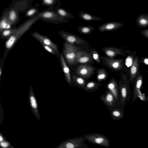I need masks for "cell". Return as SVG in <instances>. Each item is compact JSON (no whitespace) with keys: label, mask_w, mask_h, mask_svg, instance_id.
I'll return each instance as SVG.
<instances>
[{"label":"cell","mask_w":148,"mask_h":148,"mask_svg":"<svg viewBox=\"0 0 148 148\" xmlns=\"http://www.w3.org/2000/svg\"><path fill=\"white\" fill-rule=\"evenodd\" d=\"M78 32L83 35H88L91 33L94 29V27L92 26L81 25L77 27Z\"/></svg>","instance_id":"30"},{"label":"cell","mask_w":148,"mask_h":148,"mask_svg":"<svg viewBox=\"0 0 148 148\" xmlns=\"http://www.w3.org/2000/svg\"><path fill=\"white\" fill-rule=\"evenodd\" d=\"M80 148H90L89 147L87 144H85L82 147Z\"/></svg>","instance_id":"40"},{"label":"cell","mask_w":148,"mask_h":148,"mask_svg":"<svg viewBox=\"0 0 148 148\" xmlns=\"http://www.w3.org/2000/svg\"><path fill=\"white\" fill-rule=\"evenodd\" d=\"M51 10L55 11L59 16L64 18L69 19L74 18V16L71 13L65 9L58 7H56Z\"/></svg>","instance_id":"25"},{"label":"cell","mask_w":148,"mask_h":148,"mask_svg":"<svg viewBox=\"0 0 148 148\" xmlns=\"http://www.w3.org/2000/svg\"><path fill=\"white\" fill-rule=\"evenodd\" d=\"M100 99L110 111L116 108L120 107L113 95L107 90L100 96Z\"/></svg>","instance_id":"11"},{"label":"cell","mask_w":148,"mask_h":148,"mask_svg":"<svg viewBox=\"0 0 148 148\" xmlns=\"http://www.w3.org/2000/svg\"><path fill=\"white\" fill-rule=\"evenodd\" d=\"M0 148H15L6 139L3 141L0 142Z\"/></svg>","instance_id":"36"},{"label":"cell","mask_w":148,"mask_h":148,"mask_svg":"<svg viewBox=\"0 0 148 148\" xmlns=\"http://www.w3.org/2000/svg\"><path fill=\"white\" fill-rule=\"evenodd\" d=\"M8 17L9 21L13 25L19 21V16L17 9L15 7H12L8 10Z\"/></svg>","instance_id":"22"},{"label":"cell","mask_w":148,"mask_h":148,"mask_svg":"<svg viewBox=\"0 0 148 148\" xmlns=\"http://www.w3.org/2000/svg\"><path fill=\"white\" fill-rule=\"evenodd\" d=\"M39 9L34 7L28 10L25 13V16L32 18L36 16L39 12Z\"/></svg>","instance_id":"33"},{"label":"cell","mask_w":148,"mask_h":148,"mask_svg":"<svg viewBox=\"0 0 148 148\" xmlns=\"http://www.w3.org/2000/svg\"><path fill=\"white\" fill-rule=\"evenodd\" d=\"M137 25L139 27L145 28L148 26V14L140 15L136 19Z\"/></svg>","instance_id":"26"},{"label":"cell","mask_w":148,"mask_h":148,"mask_svg":"<svg viewBox=\"0 0 148 148\" xmlns=\"http://www.w3.org/2000/svg\"><path fill=\"white\" fill-rule=\"evenodd\" d=\"M92 56L94 61L96 62L98 64L101 65V61L100 58V55L97 51L95 49L92 51Z\"/></svg>","instance_id":"34"},{"label":"cell","mask_w":148,"mask_h":148,"mask_svg":"<svg viewBox=\"0 0 148 148\" xmlns=\"http://www.w3.org/2000/svg\"><path fill=\"white\" fill-rule=\"evenodd\" d=\"M102 50L107 57L114 58L116 56L121 55L125 56L126 54L121 48L112 47H106L102 49Z\"/></svg>","instance_id":"15"},{"label":"cell","mask_w":148,"mask_h":148,"mask_svg":"<svg viewBox=\"0 0 148 148\" xmlns=\"http://www.w3.org/2000/svg\"><path fill=\"white\" fill-rule=\"evenodd\" d=\"M100 56L103 65L112 71H123L125 64L123 59L111 58L101 55Z\"/></svg>","instance_id":"5"},{"label":"cell","mask_w":148,"mask_h":148,"mask_svg":"<svg viewBox=\"0 0 148 148\" xmlns=\"http://www.w3.org/2000/svg\"><path fill=\"white\" fill-rule=\"evenodd\" d=\"M72 85L84 90L87 80L75 74H71Z\"/></svg>","instance_id":"21"},{"label":"cell","mask_w":148,"mask_h":148,"mask_svg":"<svg viewBox=\"0 0 148 148\" xmlns=\"http://www.w3.org/2000/svg\"><path fill=\"white\" fill-rule=\"evenodd\" d=\"M75 60L76 65L80 64L92 65L94 62L91 53L81 50L76 52Z\"/></svg>","instance_id":"12"},{"label":"cell","mask_w":148,"mask_h":148,"mask_svg":"<svg viewBox=\"0 0 148 148\" xmlns=\"http://www.w3.org/2000/svg\"><path fill=\"white\" fill-rule=\"evenodd\" d=\"M39 20H40V17L37 14L25 21L18 27L17 31L6 40L5 43L3 59H5L19 39Z\"/></svg>","instance_id":"1"},{"label":"cell","mask_w":148,"mask_h":148,"mask_svg":"<svg viewBox=\"0 0 148 148\" xmlns=\"http://www.w3.org/2000/svg\"><path fill=\"white\" fill-rule=\"evenodd\" d=\"M38 15L40 20L45 22L55 24L64 23L69 22V19L64 18L54 11L47 9L39 12Z\"/></svg>","instance_id":"2"},{"label":"cell","mask_w":148,"mask_h":148,"mask_svg":"<svg viewBox=\"0 0 148 148\" xmlns=\"http://www.w3.org/2000/svg\"><path fill=\"white\" fill-rule=\"evenodd\" d=\"M140 61L139 58L135 56L133 60L132 65L130 69L129 79L130 82L133 84L135 82L137 75L139 72V65Z\"/></svg>","instance_id":"18"},{"label":"cell","mask_w":148,"mask_h":148,"mask_svg":"<svg viewBox=\"0 0 148 148\" xmlns=\"http://www.w3.org/2000/svg\"><path fill=\"white\" fill-rule=\"evenodd\" d=\"M139 29L141 31V34L145 38H148V29L144 30Z\"/></svg>","instance_id":"37"},{"label":"cell","mask_w":148,"mask_h":148,"mask_svg":"<svg viewBox=\"0 0 148 148\" xmlns=\"http://www.w3.org/2000/svg\"><path fill=\"white\" fill-rule=\"evenodd\" d=\"M58 32L63 40L72 44L82 45L88 43L85 40L72 33L62 30H59Z\"/></svg>","instance_id":"9"},{"label":"cell","mask_w":148,"mask_h":148,"mask_svg":"<svg viewBox=\"0 0 148 148\" xmlns=\"http://www.w3.org/2000/svg\"><path fill=\"white\" fill-rule=\"evenodd\" d=\"M123 26V24L120 22H108L100 25L98 28V30L101 32L113 31L117 30Z\"/></svg>","instance_id":"16"},{"label":"cell","mask_w":148,"mask_h":148,"mask_svg":"<svg viewBox=\"0 0 148 148\" xmlns=\"http://www.w3.org/2000/svg\"><path fill=\"white\" fill-rule=\"evenodd\" d=\"M146 99L147 101H148V95L146 96Z\"/></svg>","instance_id":"42"},{"label":"cell","mask_w":148,"mask_h":148,"mask_svg":"<svg viewBox=\"0 0 148 148\" xmlns=\"http://www.w3.org/2000/svg\"><path fill=\"white\" fill-rule=\"evenodd\" d=\"M84 136H80L68 139L53 148H80L85 143Z\"/></svg>","instance_id":"8"},{"label":"cell","mask_w":148,"mask_h":148,"mask_svg":"<svg viewBox=\"0 0 148 148\" xmlns=\"http://www.w3.org/2000/svg\"><path fill=\"white\" fill-rule=\"evenodd\" d=\"M97 74V80L100 82L106 80L108 76V73L104 68L98 69L96 72Z\"/></svg>","instance_id":"28"},{"label":"cell","mask_w":148,"mask_h":148,"mask_svg":"<svg viewBox=\"0 0 148 148\" xmlns=\"http://www.w3.org/2000/svg\"><path fill=\"white\" fill-rule=\"evenodd\" d=\"M8 10L5 11L1 16L0 21V32L3 30L11 28L14 26L8 18Z\"/></svg>","instance_id":"20"},{"label":"cell","mask_w":148,"mask_h":148,"mask_svg":"<svg viewBox=\"0 0 148 148\" xmlns=\"http://www.w3.org/2000/svg\"><path fill=\"white\" fill-rule=\"evenodd\" d=\"M79 18L82 20L87 21H101L102 19L100 17L93 16L87 13L80 11L78 13Z\"/></svg>","instance_id":"24"},{"label":"cell","mask_w":148,"mask_h":148,"mask_svg":"<svg viewBox=\"0 0 148 148\" xmlns=\"http://www.w3.org/2000/svg\"><path fill=\"white\" fill-rule=\"evenodd\" d=\"M101 85L100 82L94 81H88L84 90L89 92H93L98 89Z\"/></svg>","instance_id":"27"},{"label":"cell","mask_w":148,"mask_h":148,"mask_svg":"<svg viewBox=\"0 0 148 148\" xmlns=\"http://www.w3.org/2000/svg\"><path fill=\"white\" fill-rule=\"evenodd\" d=\"M58 0H42L41 1L42 5L49 7L48 9L51 10L56 7L55 5L60 2Z\"/></svg>","instance_id":"32"},{"label":"cell","mask_w":148,"mask_h":148,"mask_svg":"<svg viewBox=\"0 0 148 148\" xmlns=\"http://www.w3.org/2000/svg\"><path fill=\"white\" fill-rule=\"evenodd\" d=\"M18 28H12L5 29L0 32V38L2 40H7L17 30Z\"/></svg>","instance_id":"29"},{"label":"cell","mask_w":148,"mask_h":148,"mask_svg":"<svg viewBox=\"0 0 148 148\" xmlns=\"http://www.w3.org/2000/svg\"><path fill=\"white\" fill-rule=\"evenodd\" d=\"M63 45L62 53L67 64L70 66H76V53L81 48L65 41Z\"/></svg>","instance_id":"3"},{"label":"cell","mask_w":148,"mask_h":148,"mask_svg":"<svg viewBox=\"0 0 148 148\" xmlns=\"http://www.w3.org/2000/svg\"><path fill=\"white\" fill-rule=\"evenodd\" d=\"M44 48L47 51L51 54L56 56L58 58H59L60 55L58 54L56 51L51 47L45 45L43 44H41Z\"/></svg>","instance_id":"35"},{"label":"cell","mask_w":148,"mask_h":148,"mask_svg":"<svg viewBox=\"0 0 148 148\" xmlns=\"http://www.w3.org/2000/svg\"><path fill=\"white\" fill-rule=\"evenodd\" d=\"M29 100L33 113L38 119L40 120V116L38 110V103L31 86H30L29 89Z\"/></svg>","instance_id":"14"},{"label":"cell","mask_w":148,"mask_h":148,"mask_svg":"<svg viewBox=\"0 0 148 148\" xmlns=\"http://www.w3.org/2000/svg\"><path fill=\"white\" fill-rule=\"evenodd\" d=\"M142 62L146 65H148V58H144L142 60Z\"/></svg>","instance_id":"39"},{"label":"cell","mask_w":148,"mask_h":148,"mask_svg":"<svg viewBox=\"0 0 148 148\" xmlns=\"http://www.w3.org/2000/svg\"><path fill=\"white\" fill-rule=\"evenodd\" d=\"M121 77L118 83V87L119 94V106L123 108L128 99L129 89L128 88L126 75L121 73Z\"/></svg>","instance_id":"4"},{"label":"cell","mask_w":148,"mask_h":148,"mask_svg":"<svg viewBox=\"0 0 148 148\" xmlns=\"http://www.w3.org/2000/svg\"><path fill=\"white\" fill-rule=\"evenodd\" d=\"M84 137L88 142L96 145L108 148L110 145L108 139L104 135L98 133H91L84 135Z\"/></svg>","instance_id":"7"},{"label":"cell","mask_w":148,"mask_h":148,"mask_svg":"<svg viewBox=\"0 0 148 148\" xmlns=\"http://www.w3.org/2000/svg\"><path fill=\"white\" fill-rule=\"evenodd\" d=\"M97 69L92 65L80 64L74 71L73 74L87 80L92 76Z\"/></svg>","instance_id":"6"},{"label":"cell","mask_w":148,"mask_h":148,"mask_svg":"<svg viewBox=\"0 0 148 148\" xmlns=\"http://www.w3.org/2000/svg\"><path fill=\"white\" fill-rule=\"evenodd\" d=\"M59 58L66 82L69 85L72 86V84L70 70L62 52L60 53Z\"/></svg>","instance_id":"17"},{"label":"cell","mask_w":148,"mask_h":148,"mask_svg":"<svg viewBox=\"0 0 148 148\" xmlns=\"http://www.w3.org/2000/svg\"><path fill=\"white\" fill-rule=\"evenodd\" d=\"M126 53H127L129 55L127 57L124 61L125 67L123 71H125L126 66L128 68L131 67L132 65L133 60L135 56L136 53H130V51L126 50Z\"/></svg>","instance_id":"31"},{"label":"cell","mask_w":148,"mask_h":148,"mask_svg":"<svg viewBox=\"0 0 148 148\" xmlns=\"http://www.w3.org/2000/svg\"><path fill=\"white\" fill-rule=\"evenodd\" d=\"M6 139L5 137L3 136L1 132H0V142L4 141Z\"/></svg>","instance_id":"38"},{"label":"cell","mask_w":148,"mask_h":148,"mask_svg":"<svg viewBox=\"0 0 148 148\" xmlns=\"http://www.w3.org/2000/svg\"><path fill=\"white\" fill-rule=\"evenodd\" d=\"M110 115L114 120H120L123 117V109L120 107L114 108L111 111Z\"/></svg>","instance_id":"23"},{"label":"cell","mask_w":148,"mask_h":148,"mask_svg":"<svg viewBox=\"0 0 148 148\" xmlns=\"http://www.w3.org/2000/svg\"><path fill=\"white\" fill-rule=\"evenodd\" d=\"M143 83V76L139 72L135 82L133 92L132 99L133 101H135L137 99L138 95L141 92L140 91Z\"/></svg>","instance_id":"19"},{"label":"cell","mask_w":148,"mask_h":148,"mask_svg":"<svg viewBox=\"0 0 148 148\" xmlns=\"http://www.w3.org/2000/svg\"><path fill=\"white\" fill-rule=\"evenodd\" d=\"M31 34L32 37L38 40L41 44L51 47L60 55L61 53L59 50L58 45L47 36L42 35L37 32H32Z\"/></svg>","instance_id":"10"},{"label":"cell","mask_w":148,"mask_h":148,"mask_svg":"<svg viewBox=\"0 0 148 148\" xmlns=\"http://www.w3.org/2000/svg\"><path fill=\"white\" fill-rule=\"evenodd\" d=\"M105 87L106 90L113 95L119 105V94L118 83L114 77L112 78L109 82L106 84Z\"/></svg>","instance_id":"13"},{"label":"cell","mask_w":148,"mask_h":148,"mask_svg":"<svg viewBox=\"0 0 148 148\" xmlns=\"http://www.w3.org/2000/svg\"><path fill=\"white\" fill-rule=\"evenodd\" d=\"M3 73V71H2V68L1 67V66L0 67V77L1 78V76H2V74Z\"/></svg>","instance_id":"41"}]
</instances>
